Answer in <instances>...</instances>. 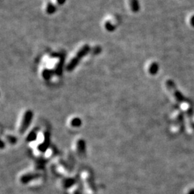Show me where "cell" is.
<instances>
[{
	"instance_id": "6",
	"label": "cell",
	"mask_w": 194,
	"mask_h": 194,
	"mask_svg": "<svg viewBox=\"0 0 194 194\" xmlns=\"http://www.w3.org/2000/svg\"><path fill=\"white\" fill-rule=\"evenodd\" d=\"M56 6H54V4H52L51 2H48L46 6V12L48 14H53L56 11Z\"/></svg>"
},
{
	"instance_id": "7",
	"label": "cell",
	"mask_w": 194,
	"mask_h": 194,
	"mask_svg": "<svg viewBox=\"0 0 194 194\" xmlns=\"http://www.w3.org/2000/svg\"><path fill=\"white\" fill-rule=\"evenodd\" d=\"M78 150L79 153H83L84 152V148H85V146H84V142L82 140H80L78 143Z\"/></svg>"
},
{
	"instance_id": "9",
	"label": "cell",
	"mask_w": 194,
	"mask_h": 194,
	"mask_svg": "<svg viewBox=\"0 0 194 194\" xmlns=\"http://www.w3.org/2000/svg\"><path fill=\"white\" fill-rule=\"evenodd\" d=\"M65 1H66V0H57V1L58 3H59L60 4H63V3L65 2Z\"/></svg>"
},
{
	"instance_id": "1",
	"label": "cell",
	"mask_w": 194,
	"mask_h": 194,
	"mask_svg": "<svg viewBox=\"0 0 194 194\" xmlns=\"http://www.w3.org/2000/svg\"><path fill=\"white\" fill-rule=\"evenodd\" d=\"M165 86L167 87V88L170 92L171 94L173 95V96L174 97L175 99L180 103V106H183L185 103H188V101L185 100V97L183 96V94L181 93V92L177 88L175 84L172 80H170L168 79L165 81Z\"/></svg>"
},
{
	"instance_id": "2",
	"label": "cell",
	"mask_w": 194,
	"mask_h": 194,
	"mask_svg": "<svg viewBox=\"0 0 194 194\" xmlns=\"http://www.w3.org/2000/svg\"><path fill=\"white\" fill-rule=\"evenodd\" d=\"M90 50V46L88 45H84L81 48L79 49V51L77 52L76 56H74L72 58V60L70 61L68 65L67 66V71H71L73 70L78 64L79 61L81 60V58L84 57L87 53H88Z\"/></svg>"
},
{
	"instance_id": "8",
	"label": "cell",
	"mask_w": 194,
	"mask_h": 194,
	"mask_svg": "<svg viewBox=\"0 0 194 194\" xmlns=\"http://www.w3.org/2000/svg\"><path fill=\"white\" fill-rule=\"evenodd\" d=\"M189 23L192 27H194V14L189 17Z\"/></svg>"
},
{
	"instance_id": "5",
	"label": "cell",
	"mask_w": 194,
	"mask_h": 194,
	"mask_svg": "<svg viewBox=\"0 0 194 194\" xmlns=\"http://www.w3.org/2000/svg\"><path fill=\"white\" fill-rule=\"evenodd\" d=\"M158 71H159V66L157 62H153L149 65L148 67V72L151 75H155L158 73Z\"/></svg>"
},
{
	"instance_id": "4",
	"label": "cell",
	"mask_w": 194,
	"mask_h": 194,
	"mask_svg": "<svg viewBox=\"0 0 194 194\" xmlns=\"http://www.w3.org/2000/svg\"><path fill=\"white\" fill-rule=\"evenodd\" d=\"M129 6H130L131 10L133 12H137L140 11V5L139 0H129Z\"/></svg>"
},
{
	"instance_id": "3",
	"label": "cell",
	"mask_w": 194,
	"mask_h": 194,
	"mask_svg": "<svg viewBox=\"0 0 194 194\" xmlns=\"http://www.w3.org/2000/svg\"><path fill=\"white\" fill-rule=\"evenodd\" d=\"M32 116H33V114H32V111H30V110H27L25 113L22 123H21L20 127H19V133L23 134L27 130V127H28V126L30 124V122H31Z\"/></svg>"
}]
</instances>
